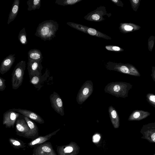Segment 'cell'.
Instances as JSON below:
<instances>
[{
	"label": "cell",
	"mask_w": 155,
	"mask_h": 155,
	"mask_svg": "<svg viewBox=\"0 0 155 155\" xmlns=\"http://www.w3.org/2000/svg\"><path fill=\"white\" fill-rule=\"evenodd\" d=\"M58 27L59 24L56 21L52 20L45 21L39 24L35 35L44 41H50L56 36Z\"/></svg>",
	"instance_id": "obj_1"
},
{
	"label": "cell",
	"mask_w": 155,
	"mask_h": 155,
	"mask_svg": "<svg viewBox=\"0 0 155 155\" xmlns=\"http://www.w3.org/2000/svg\"><path fill=\"white\" fill-rule=\"evenodd\" d=\"M130 85L122 82H112L108 84L104 88L105 92L117 97L125 98L127 96Z\"/></svg>",
	"instance_id": "obj_2"
},
{
	"label": "cell",
	"mask_w": 155,
	"mask_h": 155,
	"mask_svg": "<svg viewBox=\"0 0 155 155\" xmlns=\"http://www.w3.org/2000/svg\"><path fill=\"white\" fill-rule=\"evenodd\" d=\"M25 67V61L22 60L14 68L12 74V85L13 89H17L21 85Z\"/></svg>",
	"instance_id": "obj_3"
},
{
	"label": "cell",
	"mask_w": 155,
	"mask_h": 155,
	"mask_svg": "<svg viewBox=\"0 0 155 155\" xmlns=\"http://www.w3.org/2000/svg\"><path fill=\"white\" fill-rule=\"evenodd\" d=\"M67 24L75 29L90 35L106 39H111L110 37L94 28L75 23L68 22Z\"/></svg>",
	"instance_id": "obj_4"
},
{
	"label": "cell",
	"mask_w": 155,
	"mask_h": 155,
	"mask_svg": "<svg viewBox=\"0 0 155 155\" xmlns=\"http://www.w3.org/2000/svg\"><path fill=\"white\" fill-rule=\"evenodd\" d=\"M93 91V84L91 80L86 81L79 91L76 101L80 104H82L91 95Z\"/></svg>",
	"instance_id": "obj_5"
},
{
	"label": "cell",
	"mask_w": 155,
	"mask_h": 155,
	"mask_svg": "<svg viewBox=\"0 0 155 155\" xmlns=\"http://www.w3.org/2000/svg\"><path fill=\"white\" fill-rule=\"evenodd\" d=\"M105 7L100 6L94 11L88 13L84 16V18L87 20L95 22H99L104 20V16L108 15Z\"/></svg>",
	"instance_id": "obj_6"
},
{
	"label": "cell",
	"mask_w": 155,
	"mask_h": 155,
	"mask_svg": "<svg viewBox=\"0 0 155 155\" xmlns=\"http://www.w3.org/2000/svg\"><path fill=\"white\" fill-rule=\"evenodd\" d=\"M20 114L10 109L5 112L3 114L2 124L6 128L14 127L17 120Z\"/></svg>",
	"instance_id": "obj_7"
},
{
	"label": "cell",
	"mask_w": 155,
	"mask_h": 155,
	"mask_svg": "<svg viewBox=\"0 0 155 155\" xmlns=\"http://www.w3.org/2000/svg\"><path fill=\"white\" fill-rule=\"evenodd\" d=\"M42 60L35 61L28 60L27 63V69L30 79L33 76L41 75L43 69L41 62Z\"/></svg>",
	"instance_id": "obj_8"
},
{
	"label": "cell",
	"mask_w": 155,
	"mask_h": 155,
	"mask_svg": "<svg viewBox=\"0 0 155 155\" xmlns=\"http://www.w3.org/2000/svg\"><path fill=\"white\" fill-rule=\"evenodd\" d=\"M51 106L54 111L61 116L64 115L63 102L59 95L55 91L50 96Z\"/></svg>",
	"instance_id": "obj_9"
},
{
	"label": "cell",
	"mask_w": 155,
	"mask_h": 155,
	"mask_svg": "<svg viewBox=\"0 0 155 155\" xmlns=\"http://www.w3.org/2000/svg\"><path fill=\"white\" fill-rule=\"evenodd\" d=\"M34 148L33 155H44L55 152L50 142H45Z\"/></svg>",
	"instance_id": "obj_10"
},
{
	"label": "cell",
	"mask_w": 155,
	"mask_h": 155,
	"mask_svg": "<svg viewBox=\"0 0 155 155\" xmlns=\"http://www.w3.org/2000/svg\"><path fill=\"white\" fill-rule=\"evenodd\" d=\"M24 117L29 127V130L23 137L32 140L39 137L38 129L35 123L27 117L24 116Z\"/></svg>",
	"instance_id": "obj_11"
},
{
	"label": "cell",
	"mask_w": 155,
	"mask_h": 155,
	"mask_svg": "<svg viewBox=\"0 0 155 155\" xmlns=\"http://www.w3.org/2000/svg\"><path fill=\"white\" fill-rule=\"evenodd\" d=\"M140 132L142 135L141 138L150 143H155V128L151 125H146L143 127Z\"/></svg>",
	"instance_id": "obj_12"
},
{
	"label": "cell",
	"mask_w": 155,
	"mask_h": 155,
	"mask_svg": "<svg viewBox=\"0 0 155 155\" xmlns=\"http://www.w3.org/2000/svg\"><path fill=\"white\" fill-rule=\"evenodd\" d=\"M49 75V70L47 68L43 75L33 76L30 79V82L38 90L42 87V84L46 82Z\"/></svg>",
	"instance_id": "obj_13"
},
{
	"label": "cell",
	"mask_w": 155,
	"mask_h": 155,
	"mask_svg": "<svg viewBox=\"0 0 155 155\" xmlns=\"http://www.w3.org/2000/svg\"><path fill=\"white\" fill-rule=\"evenodd\" d=\"M12 110L40 124L44 123V120L39 115L30 110L20 108H13Z\"/></svg>",
	"instance_id": "obj_14"
},
{
	"label": "cell",
	"mask_w": 155,
	"mask_h": 155,
	"mask_svg": "<svg viewBox=\"0 0 155 155\" xmlns=\"http://www.w3.org/2000/svg\"><path fill=\"white\" fill-rule=\"evenodd\" d=\"M15 54H10L3 60L0 66V73L1 74H4L10 69L15 61Z\"/></svg>",
	"instance_id": "obj_15"
},
{
	"label": "cell",
	"mask_w": 155,
	"mask_h": 155,
	"mask_svg": "<svg viewBox=\"0 0 155 155\" xmlns=\"http://www.w3.org/2000/svg\"><path fill=\"white\" fill-rule=\"evenodd\" d=\"M29 128L25 119H18L15 123L16 134L23 137L29 130Z\"/></svg>",
	"instance_id": "obj_16"
},
{
	"label": "cell",
	"mask_w": 155,
	"mask_h": 155,
	"mask_svg": "<svg viewBox=\"0 0 155 155\" xmlns=\"http://www.w3.org/2000/svg\"><path fill=\"white\" fill-rule=\"evenodd\" d=\"M60 129L45 136H40L32 140L28 143V145L31 148L35 147L49 140L53 135H55L60 130Z\"/></svg>",
	"instance_id": "obj_17"
},
{
	"label": "cell",
	"mask_w": 155,
	"mask_h": 155,
	"mask_svg": "<svg viewBox=\"0 0 155 155\" xmlns=\"http://www.w3.org/2000/svg\"><path fill=\"white\" fill-rule=\"evenodd\" d=\"M19 0H15L14 1L9 15L8 24H9L11 22L14 21L19 11Z\"/></svg>",
	"instance_id": "obj_18"
},
{
	"label": "cell",
	"mask_w": 155,
	"mask_h": 155,
	"mask_svg": "<svg viewBox=\"0 0 155 155\" xmlns=\"http://www.w3.org/2000/svg\"><path fill=\"white\" fill-rule=\"evenodd\" d=\"M108 111L113 124L115 127L118 126L119 123V118L117 111L112 106L109 107Z\"/></svg>",
	"instance_id": "obj_19"
},
{
	"label": "cell",
	"mask_w": 155,
	"mask_h": 155,
	"mask_svg": "<svg viewBox=\"0 0 155 155\" xmlns=\"http://www.w3.org/2000/svg\"><path fill=\"white\" fill-rule=\"evenodd\" d=\"M28 60L35 61L41 60L43 58L41 51L38 49H33L28 52Z\"/></svg>",
	"instance_id": "obj_20"
},
{
	"label": "cell",
	"mask_w": 155,
	"mask_h": 155,
	"mask_svg": "<svg viewBox=\"0 0 155 155\" xmlns=\"http://www.w3.org/2000/svg\"><path fill=\"white\" fill-rule=\"evenodd\" d=\"M8 141L11 146L14 148L20 149L26 147V143L17 138H10Z\"/></svg>",
	"instance_id": "obj_21"
},
{
	"label": "cell",
	"mask_w": 155,
	"mask_h": 155,
	"mask_svg": "<svg viewBox=\"0 0 155 155\" xmlns=\"http://www.w3.org/2000/svg\"><path fill=\"white\" fill-rule=\"evenodd\" d=\"M41 0H29L27 2L28 6V10L31 11L39 9L41 6Z\"/></svg>",
	"instance_id": "obj_22"
},
{
	"label": "cell",
	"mask_w": 155,
	"mask_h": 155,
	"mask_svg": "<svg viewBox=\"0 0 155 155\" xmlns=\"http://www.w3.org/2000/svg\"><path fill=\"white\" fill-rule=\"evenodd\" d=\"M18 38L21 44L25 45L27 44V35L25 28H23L20 31L18 36Z\"/></svg>",
	"instance_id": "obj_23"
},
{
	"label": "cell",
	"mask_w": 155,
	"mask_h": 155,
	"mask_svg": "<svg viewBox=\"0 0 155 155\" xmlns=\"http://www.w3.org/2000/svg\"><path fill=\"white\" fill-rule=\"evenodd\" d=\"M82 0H56L55 3L61 5H73Z\"/></svg>",
	"instance_id": "obj_24"
},
{
	"label": "cell",
	"mask_w": 155,
	"mask_h": 155,
	"mask_svg": "<svg viewBox=\"0 0 155 155\" xmlns=\"http://www.w3.org/2000/svg\"><path fill=\"white\" fill-rule=\"evenodd\" d=\"M143 112L136 111L130 115L128 119L129 120H140L146 118L143 116Z\"/></svg>",
	"instance_id": "obj_25"
},
{
	"label": "cell",
	"mask_w": 155,
	"mask_h": 155,
	"mask_svg": "<svg viewBox=\"0 0 155 155\" xmlns=\"http://www.w3.org/2000/svg\"><path fill=\"white\" fill-rule=\"evenodd\" d=\"M105 48L108 51H122L121 48L116 46L106 45L105 46Z\"/></svg>",
	"instance_id": "obj_26"
},
{
	"label": "cell",
	"mask_w": 155,
	"mask_h": 155,
	"mask_svg": "<svg viewBox=\"0 0 155 155\" xmlns=\"http://www.w3.org/2000/svg\"><path fill=\"white\" fill-rule=\"evenodd\" d=\"M6 80L2 77H0V91H3L6 88L5 82Z\"/></svg>",
	"instance_id": "obj_27"
},
{
	"label": "cell",
	"mask_w": 155,
	"mask_h": 155,
	"mask_svg": "<svg viewBox=\"0 0 155 155\" xmlns=\"http://www.w3.org/2000/svg\"><path fill=\"white\" fill-rule=\"evenodd\" d=\"M147 96L148 101L153 105L155 106V95L150 94Z\"/></svg>",
	"instance_id": "obj_28"
},
{
	"label": "cell",
	"mask_w": 155,
	"mask_h": 155,
	"mask_svg": "<svg viewBox=\"0 0 155 155\" xmlns=\"http://www.w3.org/2000/svg\"><path fill=\"white\" fill-rule=\"evenodd\" d=\"M73 149L72 147L68 146L65 147L63 149V151L65 153H70L72 152Z\"/></svg>",
	"instance_id": "obj_29"
},
{
	"label": "cell",
	"mask_w": 155,
	"mask_h": 155,
	"mask_svg": "<svg viewBox=\"0 0 155 155\" xmlns=\"http://www.w3.org/2000/svg\"><path fill=\"white\" fill-rule=\"evenodd\" d=\"M115 4L118 6H121L122 5V3L119 0H111Z\"/></svg>",
	"instance_id": "obj_30"
},
{
	"label": "cell",
	"mask_w": 155,
	"mask_h": 155,
	"mask_svg": "<svg viewBox=\"0 0 155 155\" xmlns=\"http://www.w3.org/2000/svg\"><path fill=\"white\" fill-rule=\"evenodd\" d=\"M124 29L126 31H131L133 29L132 26L129 25H125L124 26Z\"/></svg>",
	"instance_id": "obj_31"
},
{
	"label": "cell",
	"mask_w": 155,
	"mask_h": 155,
	"mask_svg": "<svg viewBox=\"0 0 155 155\" xmlns=\"http://www.w3.org/2000/svg\"><path fill=\"white\" fill-rule=\"evenodd\" d=\"M94 142H97L100 139V137L98 135H96L93 137Z\"/></svg>",
	"instance_id": "obj_32"
},
{
	"label": "cell",
	"mask_w": 155,
	"mask_h": 155,
	"mask_svg": "<svg viewBox=\"0 0 155 155\" xmlns=\"http://www.w3.org/2000/svg\"><path fill=\"white\" fill-rule=\"evenodd\" d=\"M44 155H57L55 152H53L52 153L45 154Z\"/></svg>",
	"instance_id": "obj_33"
},
{
	"label": "cell",
	"mask_w": 155,
	"mask_h": 155,
	"mask_svg": "<svg viewBox=\"0 0 155 155\" xmlns=\"http://www.w3.org/2000/svg\"><path fill=\"white\" fill-rule=\"evenodd\" d=\"M132 1L135 3H137L139 2V0H133Z\"/></svg>",
	"instance_id": "obj_34"
},
{
	"label": "cell",
	"mask_w": 155,
	"mask_h": 155,
	"mask_svg": "<svg viewBox=\"0 0 155 155\" xmlns=\"http://www.w3.org/2000/svg\"><path fill=\"white\" fill-rule=\"evenodd\" d=\"M153 155H155V153L154 154H153Z\"/></svg>",
	"instance_id": "obj_35"
},
{
	"label": "cell",
	"mask_w": 155,
	"mask_h": 155,
	"mask_svg": "<svg viewBox=\"0 0 155 155\" xmlns=\"http://www.w3.org/2000/svg\"></svg>",
	"instance_id": "obj_36"
}]
</instances>
